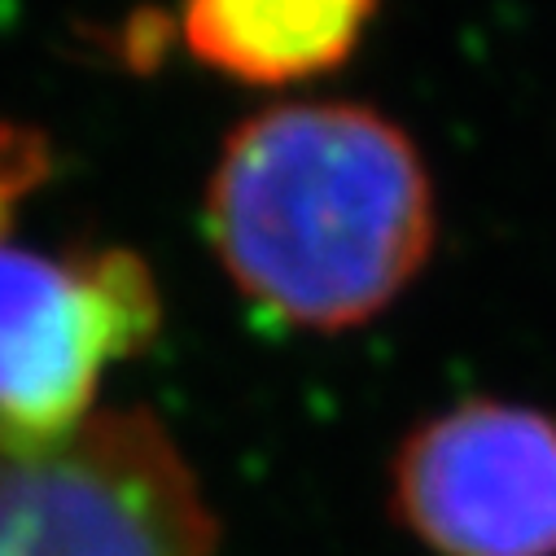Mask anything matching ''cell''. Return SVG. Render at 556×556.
Returning <instances> with one entry per match:
<instances>
[{
	"label": "cell",
	"instance_id": "obj_1",
	"mask_svg": "<svg viewBox=\"0 0 556 556\" xmlns=\"http://www.w3.org/2000/svg\"><path fill=\"white\" fill-rule=\"evenodd\" d=\"M206 232L245 299L286 325L338 333L412 286L439 215L403 127L355 101H294L224 141Z\"/></svg>",
	"mask_w": 556,
	"mask_h": 556
},
{
	"label": "cell",
	"instance_id": "obj_2",
	"mask_svg": "<svg viewBox=\"0 0 556 556\" xmlns=\"http://www.w3.org/2000/svg\"><path fill=\"white\" fill-rule=\"evenodd\" d=\"M0 556H215V517L150 412L58 443L0 439Z\"/></svg>",
	"mask_w": 556,
	"mask_h": 556
},
{
	"label": "cell",
	"instance_id": "obj_3",
	"mask_svg": "<svg viewBox=\"0 0 556 556\" xmlns=\"http://www.w3.org/2000/svg\"><path fill=\"white\" fill-rule=\"evenodd\" d=\"M163 325L154 271L127 250H23L0 241V439L58 443L114 364Z\"/></svg>",
	"mask_w": 556,
	"mask_h": 556
},
{
	"label": "cell",
	"instance_id": "obj_4",
	"mask_svg": "<svg viewBox=\"0 0 556 556\" xmlns=\"http://www.w3.org/2000/svg\"><path fill=\"white\" fill-rule=\"evenodd\" d=\"M394 517L443 556H556V416L469 399L412 430Z\"/></svg>",
	"mask_w": 556,
	"mask_h": 556
},
{
	"label": "cell",
	"instance_id": "obj_5",
	"mask_svg": "<svg viewBox=\"0 0 556 556\" xmlns=\"http://www.w3.org/2000/svg\"><path fill=\"white\" fill-rule=\"evenodd\" d=\"M377 0H185L189 53L241 84H303L338 71L364 40Z\"/></svg>",
	"mask_w": 556,
	"mask_h": 556
},
{
	"label": "cell",
	"instance_id": "obj_6",
	"mask_svg": "<svg viewBox=\"0 0 556 556\" xmlns=\"http://www.w3.org/2000/svg\"><path fill=\"white\" fill-rule=\"evenodd\" d=\"M49 172V150L31 127L0 123V228L10 224L18 198L36 189Z\"/></svg>",
	"mask_w": 556,
	"mask_h": 556
}]
</instances>
